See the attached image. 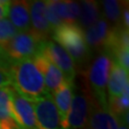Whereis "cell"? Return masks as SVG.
Returning a JSON list of instances; mask_svg holds the SVG:
<instances>
[{
	"label": "cell",
	"instance_id": "obj_22",
	"mask_svg": "<svg viewBox=\"0 0 129 129\" xmlns=\"http://www.w3.org/2000/svg\"><path fill=\"white\" fill-rule=\"evenodd\" d=\"M11 85V75L10 71L0 66V88Z\"/></svg>",
	"mask_w": 129,
	"mask_h": 129
},
{
	"label": "cell",
	"instance_id": "obj_2",
	"mask_svg": "<svg viewBox=\"0 0 129 129\" xmlns=\"http://www.w3.org/2000/svg\"><path fill=\"white\" fill-rule=\"evenodd\" d=\"M53 39L68 53L77 67L89 64L93 53L84 39L83 30L78 23H64L52 33Z\"/></svg>",
	"mask_w": 129,
	"mask_h": 129
},
{
	"label": "cell",
	"instance_id": "obj_21",
	"mask_svg": "<svg viewBox=\"0 0 129 129\" xmlns=\"http://www.w3.org/2000/svg\"><path fill=\"white\" fill-rule=\"evenodd\" d=\"M129 10L128 1H122V10H121V26L128 30L129 29Z\"/></svg>",
	"mask_w": 129,
	"mask_h": 129
},
{
	"label": "cell",
	"instance_id": "obj_8",
	"mask_svg": "<svg viewBox=\"0 0 129 129\" xmlns=\"http://www.w3.org/2000/svg\"><path fill=\"white\" fill-rule=\"evenodd\" d=\"M88 123L92 129H118L120 120L110 111L107 101H97L92 97Z\"/></svg>",
	"mask_w": 129,
	"mask_h": 129
},
{
	"label": "cell",
	"instance_id": "obj_23",
	"mask_svg": "<svg viewBox=\"0 0 129 129\" xmlns=\"http://www.w3.org/2000/svg\"><path fill=\"white\" fill-rule=\"evenodd\" d=\"M11 1L8 0H0V20L7 17L9 14V8Z\"/></svg>",
	"mask_w": 129,
	"mask_h": 129
},
{
	"label": "cell",
	"instance_id": "obj_19",
	"mask_svg": "<svg viewBox=\"0 0 129 129\" xmlns=\"http://www.w3.org/2000/svg\"><path fill=\"white\" fill-rule=\"evenodd\" d=\"M100 6L102 8V16L107 20L112 27L121 26V10L122 1L117 0H103Z\"/></svg>",
	"mask_w": 129,
	"mask_h": 129
},
{
	"label": "cell",
	"instance_id": "obj_11",
	"mask_svg": "<svg viewBox=\"0 0 129 129\" xmlns=\"http://www.w3.org/2000/svg\"><path fill=\"white\" fill-rule=\"evenodd\" d=\"M111 30L112 26L107 22V20L103 16L97 23L83 30L85 42L92 53H94V51H97L99 53L103 52Z\"/></svg>",
	"mask_w": 129,
	"mask_h": 129
},
{
	"label": "cell",
	"instance_id": "obj_25",
	"mask_svg": "<svg viewBox=\"0 0 129 129\" xmlns=\"http://www.w3.org/2000/svg\"><path fill=\"white\" fill-rule=\"evenodd\" d=\"M82 129H92V128H91L90 126H88V125H86V126H85L84 128H82Z\"/></svg>",
	"mask_w": 129,
	"mask_h": 129
},
{
	"label": "cell",
	"instance_id": "obj_18",
	"mask_svg": "<svg viewBox=\"0 0 129 129\" xmlns=\"http://www.w3.org/2000/svg\"><path fill=\"white\" fill-rule=\"evenodd\" d=\"M129 85L126 86L120 97L107 98L108 107L110 111L120 120L121 125L128 126V106H129Z\"/></svg>",
	"mask_w": 129,
	"mask_h": 129
},
{
	"label": "cell",
	"instance_id": "obj_7",
	"mask_svg": "<svg viewBox=\"0 0 129 129\" xmlns=\"http://www.w3.org/2000/svg\"><path fill=\"white\" fill-rule=\"evenodd\" d=\"M38 129H60V119L51 93L33 102Z\"/></svg>",
	"mask_w": 129,
	"mask_h": 129
},
{
	"label": "cell",
	"instance_id": "obj_5",
	"mask_svg": "<svg viewBox=\"0 0 129 129\" xmlns=\"http://www.w3.org/2000/svg\"><path fill=\"white\" fill-rule=\"evenodd\" d=\"M92 95L88 90L74 87V94L68 117V129H82L88 123Z\"/></svg>",
	"mask_w": 129,
	"mask_h": 129
},
{
	"label": "cell",
	"instance_id": "obj_15",
	"mask_svg": "<svg viewBox=\"0 0 129 129\" xmlns=\"http://www.w3.org/2000/svg\"><path fill=\"white\" fill-rule=\"evenodd\" d=\"M128 85V72L113 60L106 87L107 93L109 95L108 97H120L123 93L125 87Z\"/></svg>",
	"mask_w": 129,
	"mask_h": 129
},
{
	"label": "cell",
	"instance_id": "obj_12",
	"mask_svg": "<svg viewBox=\"0 0 129 129\" xmlns=\"http://www.w3.org/2000/svg\"><path fill=\"white\" fill-rule=\"evenodd\" d=\"M33 59L43 76L47 91L49 93L55 91L65 79L61 71L39 51L33 57Z\"/></svg>",
	"mask_w": 129,
	"mask_h": 129
},
{
	"label": "cell",
	"instance_id": "obj_17",
	"mask_svg": "<svg viewBox=\"0 0 129 129\" xmlns=\"http://www.w3.org/2000/svg\"><path fill=\"white\" fill-rule=\"evenodd\" d=\"M102 17L101 6L97 1L87 0L80 2V13L78 19V25L82 30L97 23Z\"/></svg>",
	"mask_w": 129,
	"mask_h": 129
},
{
	"label": "cell",
	"instance_id": "obj_20",
	"mask_svg": "<svg viewBox=\"0 0 129 129\" xmlns=\"http://www.w3.org/2000/svg\"><path fill=\"white\" fill-rule=\"evenodd\" d=\"M18 31L12 24L9 19L4 18L0 20V48L4 47L8 42L14 38Z\"/></svg>",
	"mask_w": 129,
	"mask_h": 129
},
{
	"label": "cell",
	"instance_id": "obj_3",
	"mask_svg": "<svg viewBox=\"0 0 129 129\" xmlns=\"http://www.w3.org/2000/svg\"><path fill=\"white\" fill-rule=\"evenodd\" d=\"M112 57L101 52L87 67V85L92 97L97 101H107L106 87L112 67Z\"/></svg>",
	"mask_w": 129,
	"mask_h": 129
},
{
	"label": "cell",
	"instance_id": "obj_24",
	"mask_svg": "<svg viewBox=\"0 0 129 129\" xmlns=\"http://www.w3.org/2000/svg\"><path fill=\"white\" fill-rule=\"evenodd\" d=\"M118 129H128V126H126V125H120Z\"/></svg>",
	"mask_w": 129,
	"mask_h": 129
},
{
	"label": "cell",
	"instance_id": "obj_4",
	"mask_svg": "<svg viewBox=\"0 0 129 129\" xmlns=\"http://www.w3.org/2000/svg\"><path fill=\"white\" fill-rule=\"evenodd\" d=\"M41 41L31 31L18 32L16 36L1 49L12 63L32 58L38 52Z\"/></svg>",
	"mask_w": 129,
	"mask_h": 129
},
{
	"label": "cell",
	"instance_id": "obj_9",
	"mask_svg": "<svg viewBox=\"0 0 129 129\" xmlns=\"http://www.w3.org/2000/svg\"><path fill=\"white\" fill-rule=\"evenodd\" d=\"M30 17H31V32L40 40H47L52 36L51 26L45 16L46 1L35 0L30 1Z\"/></svg>",
	"mask_w": 129,
	"mask_h": 129
},
{
	"label": "cell",
	"instance_id": "obj_14",
	"mask_svg": "<svg viewBox=\"0 0 129 129\" xmlns=\"http://www.w3.org/2000/svg\"><path fill=\"white\" fill-rule=\"evenodd\" d=\"M8 15L11 19L10 21L18 32H29L31 30L29 1H11Z\"/></svg>",
	"mask_w": 129,
	"mask_h": 129
},
{
	"label": "cell",
	"instance_id": "obj_1",
	"mask_svg": "<svg viewBox=\"0 0 129 129\" xmlns=\"http://www.w3.org/2000/svg\"><path fill=\"white\" fill-rule=\"evenodd\" d=\"M10 75L12 87L29 102H35L49 93L33 57L14 62L10 68Z\"/></svg>",
	"mask_w": 129,
	"mask_h": 129
},
{
	"label": "cell",
	"instance_id": "obj_13",
	"mask_svg": "<svg viewBox=\"0 0 129 129\" xmlns=\"http://www.w3.org/2000/svg\"><path fill=\"white\" fill-rule=\"evenodd\" d=\"M74 81L64 79L59 87L52 93L55 106L58 111L60 119V129H68L67 117L69 114L71 102L74 94Z\"/></svg>",
	"mask_w": 129,
	"mask_h": 129
},
{
	"label": "cell",
	"instance_id": "obj_6",
	"mask_svg": "<svg viewBox=\"0 0 129 129\" xmlns=\"http://www.w3.org/2000/svg\"><path fill=\"white\" fill-rule=\"evenodd\" d=\"M38 51L58 68L65 79L74 81L77 75V66L68 53L53 40L47 39L40 43Z\"/></svg>",
	"mask_w": 129,
	"mask_h": 129
},
{
	"label": "cell",
	"instance_id": "obj_16",
	"mask_svg": "<svg viewBox=\"0 0 129 129\" xmlns=\"http://www.w3.org/2000/svg\"><path fill=\"white\" fill-rule=\"evenodd\" d=\"M55 14L63 23H78L80 13V4L76 1L49 0Z\"/></svg>",
	"mask_w": 129,
	"mask_h": 129
},
{
	"label": "cell",
	"instance_id": "obj_10",
	"mask_svg": "<svg viewBox=\"0 0 129 129\" xmlns=\"http://www.w3.org/2000/svg\"><path fill=\"white\" fill-rule=\"evenodd\" d=\"M13 107L14 120L20 129H38L31 102L20 96L13 88Z\"/></svg>",
	"mask_w": 129,
	"mask_h": 129
}]
</instances>
